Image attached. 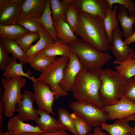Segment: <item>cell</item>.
Returning a JSON list of instances; mask_svg holds the SVG:
<instances>
[{
  "label": "cell",
  "mask_w": 135,
  "mask_h": 135,
  "mask_svg": "<svg viewBox=\"0 0 135 135\" xmlns=\"http://www.w3.org/2000/svg\"><path fill=\"white\" fill-rule=\"evenodd\" d=\"M78 24L75 33L98 51L110 50V43L104 24V19L84 13H78Z\"/></svg>",
  "instance_id": "1"
},
{
  "label": "cell",
  "mask_w": 135,
  "mask_h": 135,
  "mask_svg": "<svg viewBox=\"0 0 135 135\" xmlns=\"http://www.w3.org/2000/svg\"><path fill=\"white\" fill-rule=\"evenodd\" d=\"M100 70H89L82 67L77 76L71 91L77 100L88 101L103 107L99 92Z\"/></svg>",
  "instance_id": "2"
},
{
  "label": "cell",
  "mask_w": 135,
  "mask_h": 135,
  "mask_svg": "<svg viewBox=\"0 0 135 135\" xmlns=\"http://www.w3.org/2000/svg\"><path fill=\"white\" fill-rule=\"evenodd\" d=\"M101 81L99 97L104 106L116 104L123 96L128 79L116 71L109 68L99 72Z\"/></svg>",
  "instance_id": "3"
},
{
  "label": "cell",
  "mask_w": 135,
  "mask_h": 135,
  "mask_svg": "<svg viewBox=\"0 0 135 135\" xmlns=\"http://www.w3.org/2000/svg\"><path fill=\"white\" fill-rule=\"evenodd\" d=\"M69 46L77 54L82 67L88 70H101L112 58L108 53L98 51L81 38Z\"/></svg>",
  "instance_id": "4"
},
{
  "label": "cell",
  "mask_w": 135,
  "mask_h": 135,
  "mask_svg": "<svg viewBox=\"0 0 135 135\" xmlns=\"http://www.w3.org/2000/svg\"><path fill=\"white\" fill-rule=\"evenodd\" d=\"M26 80L22 76L9 78H4L1 81L4 88L1 98L4 106V112L6 117H12L16 111V106L20 102L24 97L21 89L26 85Z\"/></svg>",
  "instance_id": "5"
},
{
  "label": "cell",
  "mask_w": 135,
  "mask_h": 135,
  "mask_svg": "<svg viewBox=\"0 0 135 135\" xmlns=\"http://www.w3.org/2000/svg\"><path fill=\"white\" fill-rule=\"evenodd\" d=\"M69 61V58L62 56L56 58L55 61L42 72L38 80L49 85L51 90L56 94V100L66 96L68 92L61 86L65 69Z\"/></svg>",
  "instance_id": "6"
},
{
  "label": "cell",
  "mask_w": 135,
  "mask_h": 135,
  "mask_svg": "<svg viewBox=\"0 0 135 135\" xmlns=\"http://www.w3.org/2000/svg\"><path fill=\"white\" fill-rule=\"evenodd\" d=\"M70 107L74 112L92 126H101L108 120L107 115L102 107L92 102L76 100L71 102Z\"/></svg>",
  "instance_id": "7"
},
{
  "label": "cell",
  "mask_w": 135,
  "mask_h": 135,
  "mask_svg": "<svg viewBox=\"0 0 135 135\" xmlns=\"http://www.w3.org/2000/svg\"><path fill=\"white\" fill-rule=\"evenodd\" d=\"M35 102L38 109L48 114L55 115L52 109L54 101L56 100V94L51 90L49 85L38 80L33 82Z\"/></svg>",
  "instance_id": "8"
},
{
  "label": "cell",
  "mask_w": 135,
  "mask_h": 135,
  "mask_svg": "<svg viewBox=\"0 0 135 135\" xmlns=\"http://www.w3.org/2000/svg\"><path fill=\"white\" fill-rule=\"evenodd\" d=\"M72 5L78 13H84L104 19L109 6L106 0H72Z\"/></svg>",
  "instance_id": "9"
},
{
  "label": "cell",
  "mask_w": 135,
  "mask_h": 135,
  "mask_svg": "<svg viewBox=\"0 0 135 135\" xmlns=\"http://www.w3.org/2000/svg\"><path fill=\"white\" fill-rule=\"evenodd\" d=\"M102 108L107 115L108 120L123 119L135 114V103L123 96L116 104L104 106Z\"/></svg>",
  "instance_id": "10"
},
{
  "label": "cell",
  "mask_w": 135,
  "mask_h": 135,
  "mask_svg": "<svg viewBox=\"0 0 135 135\" xmlns=\"http://www.w3.org/2000/svg\"><path fill=\"white\" fill-rule=\"evenodd\" d=\"M122 37V31L119 26L114 28L113 31L110 50L115 56V60L119 62L126 60L134 53L133 49L130 48L129 45L124 44Z\"/></svg>",
  "instance_id": "11"
},
{
  "label": "cell",
  "mask_w": 135,
  "mask_h": 135,
  "mask_svg": "<svg viewBox=\"0 0 135 135\" xmlns=\"http://www.w3.org/2000/svg\"><path fill=\"white\" fill-rule=\"evenodd\" d=\"M24 97L21 102L17 105V110L20 119L24 122L32 120L36 122L39 118L38 110L34 109L35 102L34 93L25 90L24 91Z\"/></svg>",
  "instance_id": "12"
},
{
  "label": "cell",
  "mask_w": 135,
  "mask_h": 135,
  "mask_svg": "<svg viewBox=\"0 0 135 135\" xmlns=\"http://www.w3.org/2000/svg\"><path fill=\"white\" fill-rule=\"evenodd\" d=\"M82 68L77 54L72 52L65 69L64 76L61 83L62 88L67 92L71 91L75 80Z\"/></svg>",
  "instance_id": "13"
},
{
  "label": "cell",
  "mask_w": 135,
  "mask_h": 135,
  "mask_svg": "<svg viewBox=\"0 0 135 135\" xmlns=\"http://www.w3.org/2000/svg\"><path fill=\"white\" fill-rule=\"evenodd\" d=\"M22 6L9 3L8 0H0V25L13 24L20 16Z\"/></svg>",
  "instance_id": "14"
},
{
  "label": "cell",
  "mask_w": 135,
  "mask_h": 135,
  "mask_svg": "<svg viewBox=\"0 0 135 135\" xmlns=\"http://www.w3.org/2000/svg\"><path fill=\"white\" fill-rule=\"evenodd\" d=\"M7 127V132L11 135H20L26 132L39 133L44 132L38 126H35L24 123L20 119L18 115L10 118Z\"/></svg>",
  "instance_id": "15"
},
{
  "label": "cell",
  "mask_w": 135,
  "mask_h": 135,
  "mask_svg": "<svg viewBox=\"0 0 135 135\" xmlns=\"http://www.w3.org/2000/svg\"><path fill=\"white\" fill-rule=\"evenodd\" d=\"M46 0H25L22 6L20 17L40 18L44 11Z\"/></svg>",
  "instance_id": "16"
},
{
  "label": "cell",
  "mask_w": 135,
  "mask_h": 135,
  "mask_svg": "<svg viewBox=\"0 0 135 135\" xmlns=\"http://www.w3.org/2000/svg\"><path fill=\"white\" fill-rule=\"evenodd\" d=\"M40 38L39 41L25 53L26 63H29L40 52L53 44L55 41L50 34L44 27L39 33Z\"/></svg>",
  "instance_id": "17"
},
{
  "label": "cell",
  "mask_w": 135,
  "mask_h": 135,
  "mask_svg": "<svg viewBox=\"0 0 135 135\" xmlns=\"http://www.w3.org/2000/svg\"><path fill=\"white\" fill-rule=\"evenodd\" d=\"M129 13V16L126 9L123 6L119 5V12L116 13V16L120 23L123 37L126 38L134 32L133 26L135 24V13L133 12Z\"/></svg>",
  "instance_id": "18"
},
{
  "label": "cell",
  "mask_w": 135,
  "mask_h": 135,
  "mask_svg": "<svg viewBox=\"0 0 135 135\" xmlns=\"http://www.w3.org/2000/svg\"><path fill=\"white\" fill-rule=\"evenodd\" d=\"M53 22L58 40L69 45L78 40L77 36L64 20L60 19Z\"/></svg>",
  "instance_id": "19"
},
{
  "label": "cell",
  "mask_w": 135,
  "mask_h": 135,
  "mask_svg": "<svg viewBox=\"0 0 135 135\" xmlns=\"http://www.w3.org/2000/svg\"><path fill=\"white\" fill-rule=\"evenodd\" d=\"M40 117L36 122L44 132H54L62 129L58 120L44 111L38 109Z\"/></svg>",
  "instance_id": "20"
},
{
  "label": "cell",
  "mask_w": 135,
  "mask_h": 135,
  "mask_svg": "<svg viewBox=\"0 0 135 135\" xmlns=\"http://www.w3.org/2000/svg\"><path fill=\"white\" fill-rule=\"evenodd\" d=\"M128 122L124 119H118L113 124L105 123L101 126L110 135H127L129 132L133 133L134 128L129 125Z\"/></svg>",
  "instance_id": "21"
},
{
  "label": "cell",
  "mask_w": 135,
  "mask_h": 135,
  "mask_svg": "<svg viewBox=\"0 0 135 135\" xmlns=\"http://www.w3.org/2000/svg\"><path fill=\"white\" fill-rule=\"evenodd\" d=\"M72 52L69 45L58 40L39 52L48 57L59 56L69 58Z\"/></svg>",
  "instance_id": "22"
},
{
  "label": "cell",
  "mask_w": 135,
  "mask_h": 135,
  "mask_svg": "<svg viewBox=\"0 0 135 135\" xmlns=\"http://www.w3.org/2000/svg\"><path fill=\"white\" fill-rule=\"evenodd\" d=\"M12 58V60L6 68L1 77H5L6 78H9L22 76L28 78L34 82L38 81V79L36 78L34 76H30L31 73L30 71L26 73L24 72L23 69L24 64L20 62L18 63L17 59L13 58Z\"/></svg>",
  "instance_id": "23"
},
{
  "label": "cell",
  "mask_w": 135,
  "mask_h": 135,
  "mask_svg": "<svg viewBox=\"0 0 135 135\" xmlns=\"http://www.w3.org/2000/svg\"><path fill=\"white\" fill-rule=\"evenodd\" d=\"M27 30L20 25H0V39L6 38L15 41L20 37L30 32Z\"/></svg>",
  "instance_id": "24"
},
{
  "label": "cell",
  "mask_w": 135,
  "mask_h": 135,
  "mask_svg": "<svg viewBox=\"0 0 135 135\" xmlns=\"http://www.w3.org/2000/svg\"><path fill=\"white\" fill-rule=\"evenodd\" d=\"M51 0H46V4L44 12L40 19L42 26L52 37L55 41L58 40L56 31L52 16Z\"/></svg>",
  "instance_id": "25"
},
{
  "label": "cell",
  "mask_w": 135,
  "mask_h": 135,
  "mask_svg": "<svg viewBox=\"0 0 135 135\" xmlns=\"http://www.w3.org/2000/svg\"><path fill=\"white\" fill-rule=\"evenodd\" d=\"M118 8L117 5L115 6L114 8L109 7L104 19V26L110 44L112 40L113 30L114 28L119 26L118 22L116 16Z\"/></svg>",
  "instance_id": "26"
},
{
  "label": "cell",
  "mask_w": 135,
  "mask_h": 135,
  "mask_svg": "<svg viewBox=\"0 0 135 135\" xmlns=\"http://www.w3.org/2000/svg\"><path fill=\"white\" fill-rule=\"evenodd\" d=\"M4 48L8 54L11 53L12 58L18 59L20 63H26V52L24 51L15 41L6 38L0 39Z\"/></svg>",
  "instance_id": "27"
},
{
  "label": "cell",
  "mask_w": 135,
  "mask_h": 135,
  "mask_svg": "<svg viewBox=\"0 0 135 135\" xmlns=\"http://www.w3.org/2000/svg\"><path fill=\"white\" fill-rule=\"evenodd\" d=\"M72 0H51V9L53 21L64 20L65 13L72 4Z\"/></svg>",
  "instance_id": "28"
},
{
  "label": "cell",
  "mask_w": 135,
  "mask_h": 135,
  "mask_svg": "<svg viewBox=\"0 0 135 135\" xmlns=\"http://www.w3.org/2000/svg\"><path fill=\"white\" fill-rule=\"evenodd\" d=\"M57 112L58 120L62 129L68 130L74 135H78L70 112L64 108H60Z\"/></svg>",
  "instance_id": "29"
},
{
  "label": "cell",
  "mask_w": 135,
  "mask_h": 135,
  "mask_svg": "<svg viewBox=\"0 0 135 135\" xmlns=\"http://www.w3.org/2000/svg\"><path fill=\"white\" fill-rule=\"evenodd\" d=\"M131 56L124 62H119L115 60L114 62V64L118 65L115 68L116 71L128 80L135 76V60Z\"/></svg>",
  "instance_id": "30"
},
{
  "label": "cell",
  "mask_w": 135,
  "mask_h": 135,
  "mask_svg": "<svg viewBox=\"0 0 135 135\" xmlns=\"http://www.w3.org/2000/svg\"><path fill=\"white\" fill-rule=\"evenodd\" d=\"M56 57H47L39 52L28 64L35 71L41 73L55 61Z\"/></svg>",
  "instance_id": "31"
},
{
  "label": "cell",
  "mask_w": 135,
  "mask_h": 135,
  "mask_svg": "<svg viewBox=\"0 0 135 135\" xmlns=\"http://www.w3.org/2000/svg\"><path fill=\"white\" fill-rule=\"evenodd\" d=\"M40 19L32 17H20L13 24L20 25L30 32L39 33L43 27Z\"/></svg>",
  "instance_id": "32"
},
{
  "label": "cell",
  "mask_w": 135,
  "mask_h": 135,
  "mask_svg": "<svg viewBox=\"0 0 135 135\" xmlns=\"http://www.w3.org/2000/svg\"><path fill=\"white\" fill-rule=\"evenodd\" d=\"M40 38L39 33L30 32L20 37L15 41L22 49L26 52L30 48L32 43Z\"/></svg>",
  "instance_id": "33"
},
{
  "label": "cell",
  "mask_w": 135,
  "mask_h": 135,
  "mask_svg": "<svg viewBox=\"0 0 135 135\" xmlns=\"http://www.w3.org/2000/svg\"><path fill=\"white\" fill-rule=\"evenodd\" d=\"M78 135H86L91 130L92 126L76 113L70 114Z\"/></svg>",
  "instance_id": "34"
},
{
  "label": "cell",
  "mask_w": 135,
  "mask_h": 135,
  "mask_svg": "<svg viewBox=\"0 0 135 135\" xmlns=\"http://www.w3.org/2000/svg\"><path fill=\"white\" fill-rule=\"evenodd\" d=\"M78 13L71 4L66 11L64 16L65 20L74 33L76 31L78 24Z\"/></svg>",
  "instance_id": "35"
},
{
  "label": "cell",
  "mask_w": 135,
  "mask_h": 135,
  "mask_svg": "<svg viewBox=\"0 0 135 135\" xmlns=\"http://www.w3.org/2000/svg\"><path fill=\"white\" fill-rule=\"evenodd\" d=\"M123 96L135 103V82L132 78L128 80L124 88Z\"/></svg>",
  "instance_id": "36"
},
{
  "label": "cell",
  "mask_w": 135,
  "mask_h": 135,
  "mask_svg": "<svg viewBox=\"0 0 135 135\" xmlns=\"http://www.w3.org/2000/svg\"><path fill=\"white\" fill-rule=\"evenodd\" d=\"M12 58L10 57L5 50L2 42L0 41V70L4 72L11 62Z\"/></svg>",
  "instance_id": "37"
},
{
  "label": "cell",
  "mask_w": 135,
  "mask_h": 135,
  "mask_svg": "<svg viewBox=\"0 0 135 135\" xmlns=\"http://www.w3.org/2000/svg\"><path fill=\"white\" fill-rule=\"evenodd\" d=\"M109 7L113 8V5L118 4L123 6L129 12H133L135 13V3L131 0H106Z\"/></svg>",
  "instance_id": "38"
},
{
  "label": "cell",
  "mask_w": 135,
  "mask_h": 135,
  "mask_svg": "<svg viewBox=\"0 0 135 135\" xmlns=\"http://www.w3.org/2000/svg\"><path fill=\"white\" fill-rule=\"evenodd\" d=\"M2 90L0 89V126L2 127V126L3 120H4L2 117V114L4 110V106L2 101L1 98V94Z\"/></svg>",
  "instance_id": "39"
},
{
  "label": "cell",
  "mask_w": 135,
  "mask_h": 135,
  "mask_svg": "<svg viewBox=\"0 0 135 135\" xmlns=\"http://www.w3.org/2000/svg\"><path fill=\"white\" fill-rule=\"evenodd\" d=\"M40 135H68V134L65 130L62 129L54 132H43L40 133Z\"/></svg>",
  "instance_id": "40"
},
{
  "label": "cell",
  "mask_w": 135,
  "mask_h": 135,
  "mask_svg": "<svg viewBox=\"0 0 135 135\" xmlns=\"http://www.w3.org/2000/svg\"><path fill=\"white\" fill-rule=\"evenodd\" d=\"M93 133L86 135H108L107 133L103 131L100 126L96 127L93 130Z\"/></svg>",
  "instance_id": "41"
},
{
  "label": "cell",
  "mask_w": 135,
  "mask_h": 135,
  "mask_svg": "<svg viewBox=\"0 0 135 135\" xmlns=\"http://www.w3.org/2000/svg\"><path fill=\"white\" fill-rule=\"evenodd\" d=\"M125 44L129 45L130 44L135 42V31L128 38H126L124 41Z\"/></svg>",
  "instance_id": "42"
},
{
  "label": "cell",
  "mask_w": 135,
  "mask_h": 135,
  "mask_svg": "<svg viewBox=\"0 0 135 135\" xmlns=\"http://www.w3.org/2000/svg\"><path fill=\"white\" fill-rule=\"evenodd\" d=\"M24 0H8V2L10 3L22 6Z\"/></svg>",
  "instance_id": "43"
},
{
  "label": "cell",
  "mask_w": 135,
  "mask_h": 135,
  "mask_svg": "<svg viewBox=\"0 0 135 135\" xmlns=\"http://www.w3.org/2000/svg\"><path fill=\"white\" fill-rule=\"evenodd\" d=\"M124 119L128 122L134 121L135 122V114H133L125 118Z\"/></svg>",
  "instance_id": "44"
},
{
  "label": "cell",
  "mask_w": 135,
  "mask_h": 135,
  "mask_svg": "<svg viewBox=\"0 0 135 135\" xmlns=\"http://www.w3.org/2000/svg\"><path fill=\"white\" fill-rule=\"evenodd\" d=\"M40 134L36 132H26L22 133L20 135H40Z\"/></svg>",
  "instance_id": "45"
},
{
  "label": "cell",
  "mask_w": 135,
  "mask_h": 135,
  "mask_svg": "<svg viewBox=\"0 0 135 135\" xmlns=\"http://www.w3.org/2000/svg\"><path fill=\"white\" fill-rule=\"evenodd\" d=\"M0 135H11L8 132H4L2 130H0Z\"/></svg>",
  "instance_id": "46"
},
{
  "label": "cell",
  "mask_w": 135,
  "mask_h": 135,
  "mask_svg": "<svg viewBox=\"0 0 135 135\" xmlns=\"http://www.w3.org/2000/svg\"><path fill=\"white\" fill-rule=\"evenodd\" d=\"M131 58H132L135 60V53H134L132 55Z\"/></svg>",
  "instance_id": "47"
},
{
  "label": "cell",
  "mask_w": 135,
  "mask_h": 135,
  "mask_svg": "<svg viewBox=\"0 0 135 135\" xmlns=\"http://www.w3.org/2000/svg\"><path fill=\"white\" fill-rule=\"evenodd\" d=\"M127 135H134V134L133 133L130 132L128 133Z\"/></svg>",
  "instance_id": "48"
},
{
  "label": "cell",
  "mask_w": 135,
  "mask_h": 135,
  "mask_svg": "<svg viewBox=\"0 0 135 135\" xmlns=\"http://www.w3.org/2000/svg\"><path fill=\"white\" fill-rule=\"evenodd\" d=\"M134 128V131H133V134L134 135H135V125L133 128Z\"/></svg>",
  "instance_id": "49"
},
{
  "label": "cell",
  "mask_w": 135,
  "mask_h": 135,
  "mask_svg": "<svg viewBox=\"0 0 135 135\" xmlns=\"http://www.w3.org/2000/svg\"><path fill=\"white\" fill-rule=\"evenodd\" d=\"M132 79L135 82V76L132 78Z\"/></svg>",
  "instance_id": "50"
}]
</instances>
